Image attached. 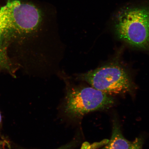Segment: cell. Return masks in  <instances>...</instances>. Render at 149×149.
<instances>
[{"mask_svg": "<svg viewBox=\"0 0 149 149\" xmlns=\"http://www.w3.org/2000/svg\"><path fill=\"white\" fill-rule=\"evenodd\" d=\"M43 16L41 10L32 3L21 0H0V29L3 36L37 37Z\"/></svg>", "mask_w": 149, "mask_h": 149, "instance_id": "6da1fadb", "label": "cell"}, {"mask_svg": "<svg viewBox=\"0 0 149 149\" xmlns=\"http://www.w3.org/2000/svg\"><path fill=\"white\" fill-rule=\"evenodd\" d=\"M113 22L119 38L136 48L149 49V3L122 7Z\"/></svg>", "mask_w": 149, "mask_h": 149, "instance_id": "7a4b0ae2", "label": "cell"}, {"mask_svg": "<svg viewBox=\"0 0 149 149\" xmlns=\"http://www.w3.org/2000/svg\"><path fill=\"white\" fill-rule=\"evenodd\" d=\"M114 100L106 93L91 87L69 88L65 96L63 111L72 120H80L91 112L110 107Z\"/></svg>", "mask_w": 149, "mask_h": 149, "instance_id": "3957f363", "label": "cell"}, {"mask_svg": "<svg viewBox=\"0 0 149 149\" xmlns=\"http://www.w3.org/2000/svg\"><path fill=\"white\" fill-rule=\"evenodd\" d=\"M76 78L86 82L93 88L109 95L129 92L133 88L129 74L122 67L116 64L106 65L78 74Z\"/></svg>", "mask_w": 149, "mask_h": 149, "instance_id": "277c9868", "label": "cell"}, {"mask_svg": "<svg viewBox=\"0 0 149 149\" xmlns=\"http://www.w3.org/2000/svg\"><path fill=\"white\" fill-rule=\"evenodd\" d=\"M131 144L132 143L123 136L120 125L115 121L111 139L101 149H129Z\"/></svg>", "mask_w": 149, "mask_h": 149, "instance_id": "5b68a950", "label": "cell"}, {"mask_svg": "<svg viewBox=\"0 0 149 149\" xmlns=\"http://www.w3.org/2000/svg\"><path fill=\"white\" fill-rule=\"evenodd\" d=\"M79 144V141L77 139H74L70 142L56 149H73Z\"/></svg>", "mask_w": 149, "mask_h": 149, "instance_id": "8992f818", "label": "cell"}, {"mask_svg": "<svg viewBox=\"0 0 149 149\" xmlns=\"http://www.w3.org/2000/svg\"><path fill=\"white\" fill-rule=\"evenodd\" d=\"M143 140L141 138H137L132 143L129 149H142Z\"/></svg>", "mask_w": 149, "mask_h": 149, "instance_id": "52a82bcc", "label": "cell"}, {"mask_svg": "<svg viewBox=\"0 0 149 149\" xmlns=\"http://www.w3.org/2000/svg\"><path fill=\"white\" fill-rule=\"evenodd\" d=\"M3 36V32L1 29H0V44H1V40L2 37ZM1 50H0V61L1 60Z\"/></svg>", "mask_w": 149, "mask_h": 149, "instance_id": "ba28073f", "label": "cell"}, {"mask_svg": "<svg viewBox=\"0 0 149 149\" xmlns=\"http://www.w3.org/2000/svg\"><path fill=\"white\" fill-rule=\"evenodd\" d=\"M1 113H0V126H1Z\"/></svg>", "mask_w": 149, "mask_h": 149, "instance_id": "9c48e42d", "label": "cell"}]
</instances>
